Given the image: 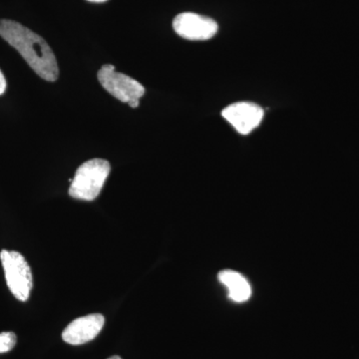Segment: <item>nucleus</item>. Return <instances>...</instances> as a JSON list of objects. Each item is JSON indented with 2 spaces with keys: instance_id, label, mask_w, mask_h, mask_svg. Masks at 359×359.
<instances>
[{
  "instance_id": "f257e3e1",
  "label": "nucleus",
  "mask_w": 359,
  "mask_h": 359,
  "mask_svg": "<svg viewBox=\"0 0 359 359\" xmlns=\"http://www.w3.org/2000/svg\"><path fill=\"white\" fill-rule=\"evenodd\" d=\"M0 36L11 45L42 79L55 82L59 68L55 54L40 35L11 20H0Z\"/></svg>"
},
{
  "instance_id": "f03ea898",
  "label": "nucleus",
  "mask_w": 359,
  "mask_h": 359,
  "mask_svg": "<svg viewBox=\"0 0 359 359\" xmlns=\"http://www.w3.org/2000/svg\"><path fill=\"white\" fill-rule=\"evenodd\" d=\"M110 163L103 159H92L78 168L71 181L69 195L74 199L93 201L102 191L109 176Z\"/></svg>"
},
{
  "instance_id": "7ed1b4c3",
  "label": "nucleus",
  "mask_w": 359,
  "mask_h": 359,
  "mask_svg": "<svg viewBox=\"0 0 359 359\" xmlns=\"http://www.w3.org/2000/svg\"><path fill=\"white\" fill-rule=\"evenodd\" d=\"M97 77L106 91L121 102L128 103L130 107H138L139 100L145 94L143 85L128 75L117 72L113 65H103Z\"/></svg>"
},
{
  "instance_id": "20e7f679",
  "label": "nucleus",
  "mask_w": 359,
  "mask_h": 359,
  "mask_svg": "<svg viewBox=\"0 0 359 359\" xmlns=\"http://www.w3.org/2000/svg\"><path fill=\"white\" fill-rule=\"evenodd\" d=\"M2 266L8 289L18 301L29 299L33 280L32 269L22 255L18 252L4 250L0 252Z\"/></svg>"
},
{
  "instance_id": "39448f33",
  "label": "nucleus",
  "mask_w": 359,
  "mask_h": 359,
  "mask_svg": "<svg viewBox=\"0 0 359 359\" xmlns=\"http://www.w3.org/2000/svg\"><path fill=\"white\" fill-rule=\"evenodd\" d=\"M175 32L182 39L209 40L218 32L219 26L212 18L193 13H180L173 21Z\"/></svg>"
},
{
  "instance_id": "423d86ee",
  "label": "nucleus",
  "mask_w": 359,
  "mask_h": 359,
  "mask_svg": "<svg viewBox=\"0 0 359 359\" xmlns=\"http://www.w3.org/2000/svg\"><path fill=\"white\" fill-rule=\"evenodd\" d=\"M222 115L238 133L248 135L259 127L263 121L264 112L257 104L237 102L224 108Z\"/></svg>"
},
{
  "instance_id": "0eeeda50",
  "label": "nucleus",
  "mask_w": 359,
  "mask_h": 359,
  "mask_svg": "<svg viewBox=\"0 0 359 359\" xmlns=\"http://www.w3.org/2000/svg\"><path fill=\"white\" fill-rule=\"evenodd\" d=\"M105 325V318L100 313L88 314L78 318L66 327L62 339L71 346H81L95 339Z\"/></svg>"
},
{
  "instance_id": "6e6552de",
  "label": "nucleus",
  "mask_w": 359,
  "mask_h": 359,
  "mask_svg": "<svg viewBox=\"0 0 359 359\" xmlns=\"http://www.w3.org/2000/svg\"><path fill=\"white\" fill-rule=\"evenodd\" d=\"M219 280L228 290L229 297L235 302L249 301L252 295V287L244 276L235 271H221L219 273Z\"/></svg>"
},
{
  "instance_id": "1a4fd4ad",
  "label": "nucleus",
  "mask_w": 359,
  "mask_h": 359,
  "mask_svg": "<svg viewBox=\"0 0 359 359\" xmlns=\"http://www.w3.org/2000/svg\"><path fill=\"white\" fill-rule=\"evenodd\" d=\"M16 344V335L6 332L0 334V353H6L14 348Z\"/></svg>"
},
{
  "instance_id": "9d476101",
  "label": "nucleus",
  "mask_w": 359,
  "mask_h": 359,
  "mask_svg": "<svg viewBox=\"0 0 359 359\" xmlns=\"http://www.w3.org/2000/svg\"><path fill=\"white\" fill-rule=\"evenodd\" d=\"M6 86L7 84L6 77H4V73H2L1 70H0V95H2V94L6 92Z\"/></svg>"
},
{
  "instance_id": "9b49d317",
  "label": "nucleus",
  "mask_w": 359,
  "mask_h": 359,
  "mask_svg": "<svg viewBox=\"0 0 359 359\" xmlns=\"http://www.w3.org/2000/svg\"><path fill=\"white\" fill-rule=\"evenodd\" d=\"M90 2H95V4H102V2L107 1V0H87Z\"/></svg>"
},
{
  "instance_id": "f8f14e48",
  "label": "nucleus",
  "mask_w": 359,
  "mask_h": 359,
  "mask_svg": "<svg viewBox=\"0 0 359 359\" xmlns=\"http://www.w3.org/2000/svg\"><path fill=\"white\" fill-rule=\"evenodd\" d=\"M108 359H122L121 358H119V356H112V358H108Z\"/></svg>"
}]
</instances>
